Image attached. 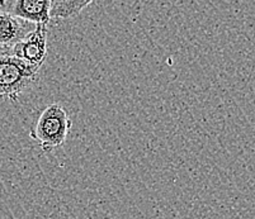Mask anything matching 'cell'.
<instances>
[{"label":"cell","instance_id":"277c9868","mask_svg":"<svg viewBox=\"0 0 255 219\" xmlns=\"http://www.w3.org/2000/svg\"><path fill=\"white\" fill-rule=\"evenodd\" d=\"M51 0H17L9 5V13L27 23L47 25L51 22Z\"/></svg>","mask_w":255,"mask_h":219},{"label":"cell","instance_id":"5b68a950","mask_svg":"<svg viewBox=\"0 0 255 219\" xmlns=\"http://www.w3.org/2000/svg\"><path fill=\"white\" fill-rule=\"evenodd\" d=\"M31 31L29 23L19 19L8 10H0V48L9 50Z\"/></svg>","mask_w":255,"mask_h":219},{"label":"cell","instance_id":"8992f818","mask_svg":"<svg viewBox=\"0 0 255 219\" xmlns=\"http://www.w3.org/2000/svg\"><path fill=\"white\" fill-rule=\"evenodd\" d=\"M92 1H61V0H52L51 1L50 15L52 18H59V19H68V18L75 17L80 14V11L88 5H90Z\"/></svg>","mask_w":255,"mask_h":219},{"label":"cell","instance_id":"6da1fadb","mask_svg":"<svg viewBox=\"0 0 255 219\" xmlns=\"http://www.w3.org/2000/svg\"><path fill=\"white\" fill-rule=\"evenodd\" d=\"M39 71L29 68L11 55L0 51V101H18L20 96L38 81Z\"/></svg>","mask_w":255,"mask_h":219},{"label":"cell","instance_id":"7a4b0ae2","mask_svg":"<svg viewBox=\"0 0 255 219\" xmlns=\"http://www.w3.org/2000/svg\"><path fill=\"white\" fill-rule=\"evenodd\" d=\"M70 128L71 119L69 118L68 112L61 104L53 103L39 114L29 136L43 152L48 153L64 145Z\"/></svg>","mask_w":255,"mask_h":219},{"label":"cell","instance_id":"3957f363","mask_svg":"<svg viewBox=\"0 0 255 219\" xmlns=\"http://www.w3.org/2000/svg\"><path fill=\"white\" fill-rule=\"evenodd\" d=\"M8 51L25 65L39 71L47 56V25H36L22 41Z\"/></svg>","mask_w":255,"mask_h":219}]
</instances>
